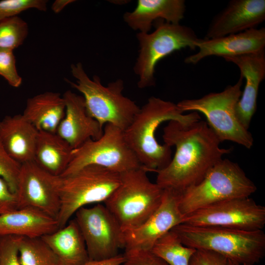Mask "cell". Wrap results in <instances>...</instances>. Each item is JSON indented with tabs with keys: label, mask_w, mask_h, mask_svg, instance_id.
I'll return each instance as SVG.
<instances>
[{
	"label": "cell",
	"mask_w": 265,
	"mask_h": 265,
	"mask_svg": "<svg viewBox=\"0 0 265 265\" xmlns=\"http://www.w3.org/2000/svg\"><path fill=\"white\" fill-rule=\"evenodd\" d=\"M196 47L198 52L187 56L186 63L196 64L212 55L224 58L260 52L265 50V28H253L220 37L199 39Z\"/></svg>",
	"instance_id": "15"
},
{
	"label": "cell",
	"mask_w": 265,
	"mask_h": 265,
	"mask_svg": "<svg viewBox=\"0 0 265 265\" xmlns=\"http://www.w3.org/2000/svg\"><path fill=\"white\" fill-rule=\"evenodd\" d=\"M45 0H3L0 1V21L17 16L20 13L31 8L40 11L47 10Z\"/></svg>",
	"instance_id": "28"
},
{
	"label": "cell",
	"mask_w": 265,
	"mask_h": 265,
	"mask_svg": "<svg viewBox=\"0 0 265 265\" xmlns=\"http://www.w3.org/2000/svg\"><path fill=\"white\" fill-rule=\"evenodd\" d=\"M171 230L185 246L216 252L240 265H255L265 255L263 230L247 231L182 223Z\"/></svg>",
	"instance_id": "3"
},
{
	"label": "cell",
	"mask_w": 265,
	"mask_h": 265,
	"mask_svg": "<svg viewBox=\"0 0 265 265\" xmlns=\"http://www.w3.org/2000/svg\"><path fill=\"white\" fill-rule=\"evenodd\" d=\"M155 29L151 33L138 32V57L133 67L138 77L137 86L145 88L155 84V67L158 62L174 52L183 48H196L199 40L190 27L158 20L154 22Z\"/></svg>",
	"instance_id": "9"
},
{
	"label": "cell",
	"mask_w": 265,
	"mask_h": 265,
	"mask_svg": "<svg viewBox=\"0 0 265 265\" xmlns=\"http://www.w3.org/2000/svg\"><path fill=\"white\" fill-rule=\"evenodd\" d=\"M91 164L119 174L142 167L126 142L124 132L110 124L105 125L100 138L88 139L73 149L71 160L60 177L68 176Z\"/></svg>",
	"instance_id": "10"
},
{
	"label": "cell",
	"mask_w": 265,
	"mask_h": 265,
	"mask_svg": "<svg viewBox=\"0 0 265 265\" xmlns=\"http://www.w3.org/2000/svg\"><path fill=\"white\" fill-rule=\"evenodd\" d=\"M17 237L21 265H59L57 256L41 237Z\"/></svg>",
	"instance_id": "25"
},
{
	"label": "cell",
	"mask_w": 265,
	"mask_h": 265,
	"mask_svg": "<svg viewBox=\"0 0 265 265\" xmlns=\"http://www.w3.org/2000/svg\"><path fill=\"white\" fill-rule=\"evenodd\" d=\"M21 164L12 158L0 142V178L16 193Z\"/></svg>",
	"instance_id": "29"
},
{
	"label": "cell",
	"mask_w": 265,
	"mask_h": 265,
	"mask_svg": "<svg viewBox=\"0 0 265 265\" xmlns=\"http://www.w3.org/2000/svg\"><path fill=\"white\" fill-rule=\"evenodd\" d=\"M265 19V0H232L212 19L206 38L220 37L255 28Z\"/></svg>",
	"instance_id": "16"
},
{
	"label": "cell",
	"mask_w": 265,
	"mask_h": 265,
	"mask_svg": "<svg viewBox=\"0 0 265 265\" xmlns=\"http://www.w3.org/2000/svg\"><path fill=\"white\" fill-rule=\"evenodd\" d=\"M39 131L23 116H5L0 121V142L21 164L33 161Z\"/></svg>",
	"instance_id": "19"
},
{
	"label": "cell",
	"mask_w": 265,
	"mask_h": 265,
	"mask_svg": "<svg viewBox=\"0 0 265 265\" xmlns=\"http://www.w3.org/2000/svg\"><path fill=\"white\" fill-rule=\"evenodd\" d=\"M62 96L65 104V112L56 133L73 149L88 139L100 138L104 128L88 114L82 96L69 90Z\"/></svg>",
	"instance_id": "17"
},
{
	"label": "cell",
	"mask_w": 265,
	"mask_h": 265,
	"mask_svg": "<svg viewBox=\"0 0 265 265\" xmlns=\"http://www.w3.org/2000/svg\"><path fill=\"white\" fill-rule=\"evenodd\" d=\"M183 223L247 231L263 230L265 207L248 197L223 200L184 216Z\"/></svg>",
	"instance_id": "12"
},
{
	"label": "cell",
	"mask_w": 265,
	"mask_h": 265,
	"mask_svg": "<svg viewBox=\"0 0 265 265\" xmlns=\"http://www.w3.org/2000/svg\"><path fill=\"white\" fill-rule=\"evenodd\" d=\"M58 229L65 226L80 208L104 203L120 183V174L98 165L85 166L61 177Z\"/></svg>",
	"instance_id": "8"
},
{
	"label": "cell",
	"mask_w": 265,
	"mask_h": 265,
	"mask_svg": "<svg viewBox=\"0 0 265 265\" xmlns=\"http://www.w3.org/2000/svg\"><path fill=\"white\" fill-rule=\"evenodd\" d=\"M17 209L16 193L13 192L7 183L0 178V215Z\"/></svg>",
	"instance_id": "34"
},
{
	"label": "cell",
	"mask_w": 265,
	"mask_h": 265,
	"mask_svg": "<svg viewBox=\"0 0 265 265\" xmlns=\"http://www.w3.org/2000/svg\"><path fill=\"white\" fill-rule=\"evenodd\" d=\"M236 64L245 85L236 107V116L242 126L248 130L257 108V99L261 82L265 78V50L234 57L223 58Z\"/></svg>",
	"instance_id": "18"
},
{
	"label": "cell",
	"mask_w": 265,
	"mask_h": 265,
	"mask_svg": "<svg viewBox=\"0 0 265 265\" xmlns=\"http://www.w3.org/2000/svg\"><path fill=\"white\" fill-rule=\"evenodd\" d=\"M125 261L123 254H119L112 258L102 261H89L83 265H123Z\"/></svg>",
	"instance_id": "35"
},
{
	"label": "cell",
	"mask_w": 265,
	"mask_h": 265,
	"mask_svg": "<svg viewBox=\"0 0 265 265\" xmlns=\"http://www.w3.org/2000/svg\"><path fill=\"white\" fill-rule=\"evenodd\" d=\"M196 249L185 246L172 230L159 239L151 251L169 265H189Z\"/></svg>",
	"instance_id": "26"
},
{
	"label": "cell",
	"mask_w": 265,
	"mask_h": 265,
	"mask_svg": "<svg viewBox=\"0 0 265 265\" xmlns=\"http://www.w3.org/2000/svg\"><path fill=\"white\" fill-rule=\"evenodd\" d=\"M58 229L55 218L32 208H19L0 215V237H42Z\"/></svg>",
	"instance_id": "21"
},
{
	"label": "cell",
	"mask_w": 265,
	"mask_h": 265,
	"mask_svg": "<svg viewBox=\"0 0 265 265\" xmlns=\"http://www.w3.org/2000/svg\"><path fill=\"white\" fill-rule=\"evenodd\" d=\"M242 80L240 76L235 84L227 86L221 92L210 93L199 99L183 100L177 106L183 113H202L221 142L230 141L250 149L253 145V136L236 114V106L242 94Z\"/></svg>",
	"instance_id": "7"
},
{
	"label": "cell",
	"mask_w": 265,
	"mask_h": 265,
	"mask_svg": "<svg viewBox=\"0 0 265 265\" xmlns=\"http://www.w3.org/2000/svg\"><path fill=\"white\" fill-rule=\"evenodd\" d=\"M189 265H228V259L212 251L196 249Z\"/></svg>",
	"instance_id": "33"
},
{
	"label": "cell",
	"mask_w": 265,
	"mask_h": 265,
	"mask_svg": "<svg viewBox=\"0 0 265 265\" xmlns=\"http://www.w3.org/2000/svg\"><path fill=\"white\" fill-rule=\"evenodd\" d=\"M75 1L73 0H56L52 4V10L58 13L62 10L67 5Z\"/></svg>",
	"instance_id": "36"
},
{
	"label": "cell",
	"mask_w": 265,
	"mask_h": 265,
	"mask_svg": "<svg viewBox=\"0 0 265 265\" xmlns=\"http://www.w3.org/2000/svg\"><path fill=\"white\" fill-rule=\"evenodd\" d=\"M73 150L56 133L39 131L33 161L47 172L61 176L71 160Z\"/></svg>",
	"instance_id": "24"
},
{
	"label": "cell",
	"mask_w": 265,
	"mask_h": 265,
	"mask_svg": "<svg viewBox=\"0 0 265 265\" xmlns=\"http://www.w3.org/2000/svg\"><path fill=\"white\" fill-rule=\"evenodd\" d=\"M75 220L84 240L89 261L112 258L124 249L123 231L114 216L101 203L80 208Z\"/></svg>",
	"instance_id": "11"
},
{
	"label": "cell",
	"mask_w": 265,
	"mask_h": 265,
	"mask_svg": "<svg viewBox=\"0 0 265 265\" xmlns=\"http://www.w3.org/2000/svg\"><path fill=\"white\" fill-rule=\"evenodd\" d=\"M71 70L76 82L66 81L82 94L88 114L103 128L110 124L124 132L140 107L123 94V81L118 79L104 86L98 76L89 78L80 62L72 64Z\"/></svg>",
	"instance_id": "4"
},
{
	"label": "cell",
	"mask_w": 265,
	"mask_h": 265,
	"mask_svg": "<svg viewBox=\"0 0 265 265\" xmlns=\"http://www.w3.org/2000/svg\"><path fill=\"white\" fill-rule=\"evenodd\" d=\"M0 265H21L17 236L0 237Z\"/></svg>",
	"instance_id": "32"
},
{
	"label": "cell",
	"mask_w": 265,
	"mask_h": 265,
	"mask_svg": "<svg viewBox=\"0 0 265 265\" xmlns=\"http://www.w3.org/2000/svg\"><path fill=\"white\" fill-rule=\"evenodd\" d=\"M28 31L26 22L18 16L0 21V48L13 51L18 48L25 41Z\"/></svg>",
	"instance_id": "27"
},
{
	"label": "cell",
	"mask_w": 265,
	"mask_h": 265,
	"mask_svg": "<svg viewBox=\"0 0 265 265\" xmlns=\"http://www.w3.org/2000/svg\"><path fill=\"white\" fill-rule=\"evenodd\" d=\"M228 265H240L228 259Z\"/></svg>",
	"instance_id": "37"
},
{
	"label": "cell",
	"mask_w": 265,
	"mask_h": 265,
	"mask_svg": "<svg viewBox=\"0 0 265 265\" xmlns=\"http://www.w3.org/2000/svg\"><path fill=\"white\" fill-rule=\"evenodd\" d=\"M143 167L120 174V183L104 202L123 232L143 224L160 205L164 189L148 178Z\"/></svg>",
	"instance_id": "5"
},
{
	"label": "cell",
	"mask_w": 265,
	"mask_h": 265,
	"mask_svg": "<svg viewBox=\"0 0 265 265\" xmlns=\"http://www.w3.org/2000/svg\"><path fill=\"white\" fill-rule=\"evenodd\" d=\"M0 75L12 87L21 85L22 78L18 73L13 50L0 48Z\"/></svg>",
	"instance_id": "30"
},
{
	"label": "cell",
	"mask_w": 265,
	"mask_h": 265,
	"mask_svg": "<svg viewBox=\"0 0 265 265\" xmlns=\"http://www.w3.org/2000/svg\"><path fill=\"white\" fill-rule=\"evenodd\" d=\"M62 178L34 161L21 164L16 194L18 208L36 209L57 219L61 207Z\"/></svg>",
	"instance_id": "13"
},
{
	"label": "cell",
	"mask_w": 265,
	"mask_h": 265,
	"mask_svg": "<svg viewBox=\"0 0 265 265\" xmlns=\"http://www.w3.org/2000/svg\"><path fill=\"white\" fill-rule=\"evenodd\" d=\"M123 265H169L151 250H125Z\"/></svg>",
	"instance_id": "31"
},
{
	"label": "cell",
	"mask_w": 265,
	"mask_h": 265,
	"mask_svg": "<svg viewBox=\"0 0 265 265\" xmlns=\"http://www.w3.org/2000/svg\"><path fill=\"white\" fill-rule=\"evenodd\" d=\"M164 143L176 148L165 168L157 171V183L163 189L180 192L200 183L209 170L232 149L220 141L206 121H169L163 130Z\"/></svg>",
	"instance_id": "1"
},
{
	"label": "cell",
	"mask_w": 265,
	"mask_h": 265,
	"mask_svg": "<svg viewBox=\"0 0 265 265\" xmlns=\"http://www.w3.org/2000/svg\"><path fill=\"white\" fill-rule=\"evenodd\" d=\"M41 238L57 256L59 265H83L89 261L84 240L75 219Z\"/></svg>",
	"instance_id": "22"
},
{
	"label": "cell",
	"mask_w": 265,
	"mask_h": 265,
	"mask_svg": "<svg viewBox=\"0 0 265 265\" xmlns=\"http://www.w3.org/2000/svg\"><path fill=\"white\" fill-rule=\"evenodd\" d=\"M185 11L184 0H138L132 12L124 13L123 19L132 29L148 33L153 23L158 20L180 24Z\"/></svg>",
	"instance_id": "20"
},
{
	"label": "cell",
	"mask_w": 265,
	"mask_h": 265,
	"mask_svg": "<svg viewBox=\"0 0 265 265\" xmlns=\"http://www.w3.org/2000/svg\"><path fill=\"white\" fill-rule=\"evenodd\" d=\"M178 192L164 189L161 202L141 225L123 232L125 250H151L155 242L174 227L183 223L178 204Z\"/></svg>",
	"instance_id": "14"
},
{
	"label": "cell",
	"mask_w": 265,
	"mask_h": 265,
	"mask_svg": "<svg viewBox=\"0 0 265 265\" xmlns=\"http://www.w3.org/2000/svg\"><path fill=\"white\" fill-rule=\"evenodd\" d=\"M200 119L198 112L184 114L177 104L152 96L140 108L124 135L141 166L148 172H156L166 167L172 159L171 147L159 144L156 138L159 127L165 121L190 123Z\"/></svg>",
	"instance_id": "2"
},
{
	"label": "cell",
	"mask_w": 265,
	"mask_h": 265,
	"mask_svg": "<svg viewBox=\"0 0 265 265\" xmlns=\"http://www.w3.org/2000/svg\"><path fill=\"white\" fill-rule=\"evenodd\" d=\"M256 190L237 163L222 159L200 183L178 192L179 208L185 216L223 200L249 197Z\"/></svg>",
	"instance_id": "6"
},
{
	"label": "cell",
	"mask_w": 265,
	"mask_h": 265,
	"mask_svg": "<svg viewBox=\"0 0 265 265\" xmlns=\"http://www.w3.org/2000/svg\"><path fill=\"white\" fill-rule=\"evenodd\" d=\"M65 112L63 96L48 91L28 99L22 114L38 131L56 133Z\"/></svg>",
	"instance_id": "23"
}]
</instances>
